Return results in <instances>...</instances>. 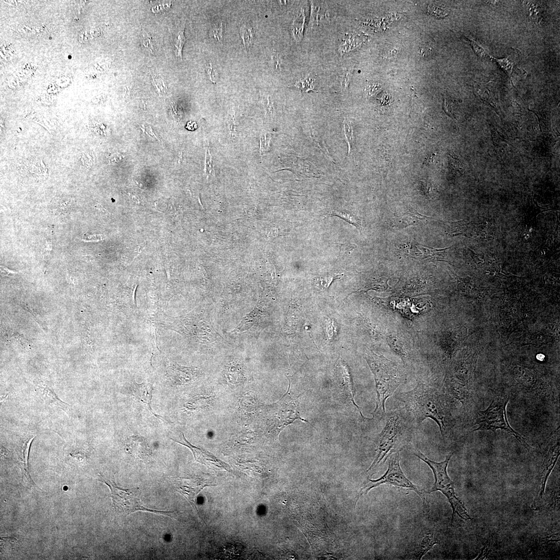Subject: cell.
I'll list each match as a JSON object with an SVG mask.
<instances>
[{"mask_svg": "<svg viewBox=\"0 0 560 560\" xmlns=\"http://www.w3.org/2000/svg\"><path fill=\"white\" fill-rule=\"evenodd\" d=\"M397 398L415 423L420 425L431 419L439 425L441 435H445L447 410L442 395L434 386L419 382L414 389L399 393Z\"/></svg>", "mask_w": 560, "mask_h": 560, "instance_id": "obj_1", "label": "cell"}, {"mask_svg": "<svg viewBox=\"0 0 560 560\" xmlns=\"http://www.w3.org/2000/svg\"><path fill=\"white\" fill-rule=\"evenodd\" d=\"M384 417L385 424L377 439V455L367 473L376 471L394 453L406 448L412 439L415 422L405 409L394 410Z\"/></svg>", "mask_w": 560, "mask_h": 560, "instance_id": "obj_2", "label": "cell"}, {"mask_svg": "<svg viewBox=\"0 0 560 560\" xmlns=\"http://www.w3.org/2000/svg\"><path fill=\"white\" fill-rule=\"evenodd\" d=\"M363 358L375 378L377 399L373 416L381 411L384 417L386 401L405 382V374L399 365L383 356L371 352L364 354Z\"/></svg>", "mask_w": 560, "mask_h": 560, "instance_id": "obj_3", "label": "cell"}, {"mask_svg": "<svg viewBox=\"0 0 560 560\" xmlns=\"http://www.w3.org/2000/svg\"><path fill=\"white\" fill-rule=\"evenodd\" d=\"M414 455L429 465L432 469L434 475L435 483L430 492L439 491L447 498L453 510L452 521L456 514L465 520H472L462 502L457 498L454 483L448 475L447 467L452 455L447 456L443 462L438 463L426 457L420 451L414 452Z\"/></svg>", "mask_w": 560, "mask_h": 560, "instance_id": "obj_4", "label": "cell"}, {"mask_svg": "<svg viewBox=\"0 0 560 560\" xmlns=\"http://www.w3.org/2000/svg\"><path fill=\"white\" fill-rule=\"evenodd\" d=\"M509 401L507 398H498L493 400L489 407L477 414L476 424L479 427L474 431L495 432L501 430L515 436L516 439L525 446H528L522 436L510 426L506 414V407Z\"/></svg>", "mask_w": 560, "mask_h": 560, "instance_id": "obj_5", "label": "cell"}, {"mask_svg": "<svg viewBox=\"0 0 560 560\" xmlns=\"http://www.w3.org/2000/svg\"><path fill=\"white\" fill-rule=\"evenodd\" d=\"M108 486L111 490L112 507L115 512L130 515L138 511L150 512L158 515L175 518V512L161 511L143 506L140 499L139 488L122 489L117 487L114 482L100 476L98 480Z\"/></svg>", "mask_w": 560, "mask_h": 560, "instance_id": "obj_6", "label": "cell"}, {"mask_svg": "<svg viewBox=\"0 0 560 560\" xmlns=\"http://www.w3.org/2000/svg\"><path fill=\"white\" fill-rule=\"evenodd\" d=\"M383 484H388L394 487L413 491L421 498L425 507L428 505L423 491L420 489L419 487L408 480L403 474L400 466V452L394 453L390 456L388 470L380 479L377 480H368L360 491L356 505L362 496L367 495L370 490Z\"/></svg>", "mask_w": 560, "mask_h": 560, "instance_id": "obj_7", "label": "cell"}, {"mask_svg": "<svg viewBox=\"0 0 560 560\" xmlns=\"http://www.w3.org/2000/svg\"><path fill=\"white\" fill-rule=\"evenodd\" d=\"M335 381L340 398L346 402L351 403L359 411L363 420L367 419L361 413L360 407L357 404L355 397L357 390L354 383L351 369L348 365L342 359L338 360L335 370Z\"/></svg>", "mask_w": 560, "mask_h": 560, "instance_id": "obj_8", "label": "cell"}, {"mask_svg": "<svg viewBox=\"0 0 560 560\" xmlns=\"http://www.w3.org/2000/svg\"><path fill=\"white\" fill-rule=\"evenodd\" d=\"M177 491L183 495L196 510V498L205 487L210 484L200 478H180L175 482Z\"/></svg>", "mask_w": 560, "mask_h": 560, "instance_id": "obj_9", "label": "cell"}, {"mask_svg": "<svg viewBox=\"0 0 560 560\" xmlns=\"http://www.w3.org/2000/svg\"><path fill=\"white\" fill-rule=\"evenodd\" d=\"M431 219V218L421 215L410 207L394 215L391 226L395 229H401L411 226H417Z\"/></svg>", "mask_w": 560, "mask_h": 560, "instance_id": "obj_10", "label": "cell"}, {"mask_svg": "<svg viewBox=\"0 0 560 560\" xmlns=\"http://www.w3.org/2000/svg\"><path fill=\"white\" fill-rule=\"evenodd\" d=\"M36 391L45 404L65 412L70 411L71 406L57 396L52 386L48 382L44 380L38 381L36 384Z\"/></svg>", "mask_w": 560, "mask_h": 560, "instance_id": "obj_11", "label": "cell"}, {"mask_svg": "<svg viewBox=\"0 0 560 560\" xmlns=\"http://www.w3.org/2000/svg\"><path fill=\"white\" fill-rule=\"evenodd\" d=\"M35 436L24 441L21 445L16 449L19 459L20 466L21 469L22 480L27 487H32L35 485L30 477L28 468V457L31 444L34 440Z\"/></svg>", "mask_w": 560, "mask_h": 560, "instance_id": "obj_12", "label": "cell"}, {"mask_svg": "<svg viewBox=\"0 0 560 560\" xmlns=\"http://www.w3.org/2000/svg\"><path fill=\"white\" fill-rule=\"evenodd\" d=\"M449 248L437 249L430 246L420 244H415L411 249V258L416 260L429 261L446 260L444 253Z\"/></svg>", "mask_w": 560, "mask_h": 560, "instance_id": "obj_13", "label": "cell"}, {"mask_svg": "<svg viewBox=\"0 0 560 560\" xmlns=\"http://www.w3.org/2000/svg\"><path fill=\"white\" fill-rule=\"evenodd\" d=\"M153 388L150 384H138L135 383L133 386L132 394L140 403L144 406L155 417L159 419L163 418L156 415L151 407V400L152 398Z\"/></svg>", "mask_w": 560, "mask_h": 560, "instance_id": "obj_14", "label": "cell"}, {"mask_svg": "<svg viewBox=\"0 0 560 560\" xmlns=\"http://www.w3.org/2000/svg\"><path fill=\"white\" fill-rule=\"evenodd\" d=\"M560 456V446L559 444H557L556 446L552 448L548 452L547 456L543 464V471L541 473L540 487V497L542 499L543 493H544L546 483L548 476L553 471Z\"/></svg>", "mask_w": 560, "mask_h": 560, "instance_id": "obj_15", "label": "cell"}, {"mask_svg": "<svg viewBox=\"0 0 560 560\" xmlns=\"http://www.w3.org/2000/svg\"><path fill=\"white\" fill-rule=\"evenodd\" d=\"M127 447L132 455L140 458L149 456L150 454L149 446L141 436H130L128 439Z\"/></svg>", "mask_w": 560, "mask_h": 560, "instance_id": "obj_16", "label": "cell"}, {"mask_svg": "<svg viewBox=\"0 0 560 560\" xmlns=\"http://www.w3.org/2000/svg\"><path fill=\"white\" fill-rule=\"evenodd\" d=\"M183 436L184 443L180 442H178V443L183 444V445L190 448L193 452L195 460L198 462L208 465H216L219 467H225V464H221L216 458L208 454V452L192 446L186 440L184 434Z\"/></svg>", "mask_w": 560, "mask_h": 560, "instance_id": "obj_17", "label": "cell"}, {"mask_svg": "<svg viewBox=\"0 0 560 560\" xmlns=\"http://www.w3.org/2000/svg\"><path fill=\"white\" fill-rule=\"evenodd\" d=\"M185 25L184 22H180L179 24L174 33V40H173L175 47V54L177 59L180 61L182 60L183 48L187 40L184 35Z\"/></svg>", "mask_w": 560, "mask_h": 560, "instance_id": "obj_18", "label": "cell"}, {"mask_svg": "<svg viewBox=\"0 0 560 560\" xmlns=\"http://www.w3.org/2000/svg\"><path fill=\"white\" fill-rule=\"evenodd\" d=\"M438 539L435 537L433 533L426 534L415 550V559L421 560L435 545L438 544Z\"/></svg>", "mask_w": 560, "mask_h": 560, "instance_id": "obj_19", "label": "cell"}, {"mask_svg": "<svg viewBox=\"0 0 560 560\" xmlns=\"http://www.w3.org/2000/svg\"><path fill=\"white\" fill-rule=\"evenodd\" d=\"M240 34L245 50L249 52L252 46L254 39L253 28L249 23H244L240 28Z\"/></svg>", "mask_w": 560, "mask_h": 560, "instance_id": "obj_20", "label": "cell"}, {"mask_svg": "<svg viewBox=\"0 0 560 560\" xmlns=\"http://www.w3.org/2000/svg\"><path fill=\"white\" fill-rule=\"evenodd\" d=\"M260 317V311L257 306L253 311L243 319L240 325L236 328L233 332L236 331L243 332L250 328L254 324L258 323Z\"/></svg>", "mask_w": 560, "mask_h": 560, "instance_id": "obj_21", "label": "cell"}, {"mask_svg": "<svg viewBox=\"0 0 560 560\" xmlns=\"http://www.w3.org/2000/svg\"><path fill=\"white\" fill-rule=\"evenodd\" d=\"M330 216L339 217L347 221L348 223L356 226L357 228L359 229L361 228V220L355 214L344 211H334Z\"/></svg>", "mask_w": 560, "mask_h": 560, "instance_id": "obj_22", "label": "cell"}, {"mask_svg": "<svg viewBox=\"0 0 560 560\" xmlns=\"http://www.w3.org/2000/svg\"><path fill=\"white\" fill-rule=\"evenodd\" d=\"M389 342L391 348L402 360L403 363L406 364L408 361L409 355L400 340L396 337L391 336L389 339Z\"/></svg>", "mask_w": 560, "mask_h": 560, "instance_id": "obj_23", "label": "cell"}, {"mask_svg": "<svg viewBox=\"0 0 560 560\" xmlns=\"http://www.w3.org/2000/svg\"><path fill=\"white\" fill-rule=\"evenodd\" d=\"M491 59L496 61L509 77H511L514 63L517 59V57L514 54H512L503 59H496L491 57Z\"/></svg>", "mask_w": 560, "mask_h": 560, "instance_id": "obj_24", "label": "cell"}, {"mask_svg": "<svg viewBox=\"0 0 560 560\" xmlns=\"http://www.w3.org/2000/svg\"><path fill=\"white\" fill-rule=\"evenodd\" d=\"M475 91L477 95L479 96L483 102L491 106L493 109L497 110V112L498 114L497 105L494 103L491 92L487 87L483 84H479L475 87Z\"/></svg>", "mask_w": 560, "mask_h": 560, "instance_id": "obj_25", "label": "cell"}, {"mask_svg": "<svg viewBox=\"0 0 560 560\" xmlns=\"http://www.w3.org/2000/svg\"><path fill=\"white\" fill-rule=\"evenodd\" d=\"M342 131L348 145V154H350L354 143V136L352 123L348 119H345L343 122Z\"/></svg>", "mask_w": 560, "mask_h": 560, "instance_id": "obj_26", "label": "cell"}, {"mask_svg": "<svg viewBox=\"0 0 560 560\" xmlns=\"http://www.w3.org/2000/svg\"><path fill=\"white\" fill-rule=\"evenodd\" d=\"M223 24L222 22H217L214 24L210 31V36L215 40L221 42L223 39L224 33Z\"/></svg>", "mask_w": 560, "mask_h": 560, "instance_id": "obj_27", "label": "cell"}, {"mask_svg": "<svg viewBox=\"0 0 560 560\" xmlns=\"http://www.w3.org/2000/svg\"><path fill=\"white\" fill-rule=\"evenodd\" d=\"M525 2L527 9L528 10L530 16L535 20H538L540 18V9L539 6L537 3H532L531 2Z\"/></svg>", "mask_w": 560, "mask_h": 560, "instance_id": "obj_28", "label": "cell"}, {"mask_svg": "<svg viewBox=\"0 0 560 560\" xmlns=\"http://www.w3.org/2000/svg\"><path fill=\"white\" fill-rule=\"evenodd\" d=\"M467 40L469 41V42H470L473 50L477 55L480 57L483 58V59H484V58L487 57V56H488V54L487 51L485 50V49L481 45H480L479 43H478L477 42H476V41L473 40L468 39Z\"/></svg>", "mask_w": 560, "mask_h": 560, "instance_id": "obj_29", "label": "cell"}, {"mask_svg": "<svg viewBox=\"0 0 560 560\" xmlns=\"http://www.w3.org/2000/svg\"><path fill=\"white\" fill-rule=\"evenodd\" d=\"M450 157L451 158L450 160L451 167L454 170L463 172L465 169L462 161H461L456 156L454 155L450 154Z\"/></svg>", "mask_w": 560, "mask_h": 560, "instance_id": "obj_30", "label": "cell"}, {"mask_svg": "<svg viewBox=\"0 0 560 560\" xmlns=\"http://www.w3.org/2000/svg\"><path fill=\"white\" fill-rule=\"evenodd\" d=\"M142 43L143 46L152 53L153 51V45L150 35L144 31L143 32Z\"/></svg>", "mask_w": 560, "mask_h": 560, "instance_id": "obj_31", "label": "cell"}, {"mask_svg": "<svg viewBox=\"0 0 560 560\" xmlns=\"http://www.w3.org/2000/svg\"><path fill=\"white\" fill-rule=\"evenodd\" d=\"M153 78L154 81V85L156 88L157 89L159 93L160 94L161 92L165 93L164 89H165L166 90H167V87L162 79L160 77L156 76L153 77Z\"/></svg>", "mask_w": 560, "mask_h": 560, "instance_id": "obj_32", "label": "cell"}, {"mask_svg": "<svg viewBox=\"0 0 560 560\" xmlns=\"http://www.w3.org/2000/svg\"><path fill=\"white\" fill-rule=\"evenodd\" d=\"M207 71L211 81L215 84L218 80V76L217 70L213 67L212 63L209 64L207 68Z\"/></svg>", "mask_w": 560, "mask_h": 560, "instance_id": "obj_33", "label": "cell"}, {"mask_svg": "<svg viewBox=\"0 0 560 560\" xmlns=\"http://www.w3.org/2000/svg\"><path fill=\"white\" fill-rule=\"evenodd\" d=\"M227 125H228V130L230 132V133L233 134L234 132V129H235L234 123V119L233 118V117H232L231 115H230V116H229L228 118H227Z\"/></svg>", "mask_w": 560, "mask_h": 560, "instance_id": "obj_34", "label": "cell"}, {"mask_svg": "<svg viewBox=\"0 0 560 560\" xmlns=\"http://www.w3.org/2000/svg\"><path fill=\"white\" fill-rule=\"evenodd\" d=\"M335 278V277L333 276L324 277L323 279H322V284L325 287H327L328 285L331 284V282L333 281L334 278Z\"/></svg>", "mask_w": 560, "mask_h": 560, "instance_id": "obj_35", "label": "cell"}, {"mask_svg": "<svg viewBox=\"0 0 560 560\" xmlns=\"http://www.w3.org/2000/svg\"><path fill=\"white\" fill-rule=\"evenodd\" d=\"M145 245H146V242L143 243L139 246V248L138 249V256L140 255V254L141 253V252L143 250V249L145 248Z\"/></svg>", "mask_w": 560, "mask_h": 560, "instance_id": "obj_36", "label": "cell"}, {"mask_svg": "<svg viewBox=\"0 0 560 560\" xmlns=\"http://www.w3.org/2000/svg\"><path fill=\"white\" fill-rule=\"evenodd\" d=\"M537 359H538L539 360H541V361H542V360H544V359H545V356H543V355H541V354H540V355H539L537 356Z\"/></svg>", "mask_w": 560, "mask_h": 560, "instance_id": "obj_37", "label": "cell"}, {"mask_svg": "<svg viewBox=\"0 0 560 560\" xmlns=\"http://www.w3.org/2000/svg\"><path fill=\"white\" fill-rule=\"evenodd\" d=\"M131 196H132V198H133V200H134V201H135V202H136L137 203H140V201H139V200H138V199H137V196H133V195H132Z\"/></svg>", "mask_w": 560, "mask_h": 560, "instance_id": "obj_38", "label": "cell"}, {"mask_svg": "<svg viewBox=\"0 0 560 560\" xmlns=\"http://www.w3.org/2000/svg\"><path fill=\"white\" fill-rule=\"evenodd\" d=\"M150 133H151V135H153V136H154L156 139H157L158 140H159V141H160V140H159V139L158 138V137H157V136H156V135H155V134L153 133V130H152V129L151 127H150Z\"/></svg>", "mask_w": 560, "mask_h": 560, "instance_id": "obj_39", "label": "cell"}]
</instances>
